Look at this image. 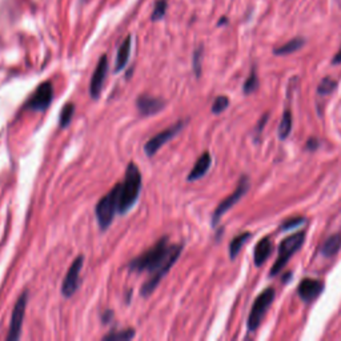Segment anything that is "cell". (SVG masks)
<instances>
[{
    "label": "cell",
    "mask_w": 341,
    "mask_h": 341,
    "mask_svg": "<svg viewBox=\"0 0 341 341\" xmlns=\"http://www.w3.org/2000/svg\"><path fill=\"white\" fill-rule=\"evenodd\" d=\"M28 301V292L24 291L20 294V297L17 299L16 304L12 311L10 323V331L7 334V341H16L20 338L22 333V325H23L24 314H26V308H27Z\"/></svg>",
    "instance_id": "8992f818"
},
{
    "label": "cell",
    "mask_w": 341,
    "mask_h": 341,
    "mask_svg": "<svg viewBox=\"0 0 341 341\" xmlns=\"http://www.w3.org/2000/svg\"><path fill=\"white\" fill-rule=\"evenodd\" d=\"M131 36H128L125 40L123 41V44L120 46L119 51H117V56H116V66H115V71L119 72V71L123 70L127 64L128 59H130L131 54Z\"/></svg>",
    "instance_id": "2e32d148"
},
{
    "label": "cell",
    "mask_w": 341,
    "mask_h": 341,
    "mask_svg": "<svg viewBox=\"0 0 341 341\" xmlns=\"http://www.w3.org/2000/svg\"><path fill=\"white\" fill-rule=\"evenodd\" d=\"M272 253V241L269 238H265L260 240L256 245L254 249V264L258 267H261L264 264L267 259L271 256Z\"/></svg>",
    "instance_id": "9a60e30c"
},
{
    "label": "cell",
    "mask_w": 341,
    "mask_h": 341,
    "mask_svg": "<svg viewBox=\"0 0 341 341\" xmlns=\"http://www.w3.org/2000/svg\"><path fill=\"white\" fill-rule=\"evenodd\" d=\"M184 125L185 121H178V123L174 124V125H170L169 128H165L164 131L155 135L154 137H151L150 140L145 143V145H144V152L147 154V156H154L157 151L163 147L164 144L168 143L170 139H174V137L184 128Z\"/></svg>",
    "instance_id": "ba28073f"
},
{
    "label": "cell",
    "mask_w": 341,
    "mask_h": 341,
    "mask_svg": "<svg viewBox=\"0 0 341 341\" xmlns=\"http://www.w3.org/2000/svg\"><path fill=\"white\" fill-rule=\"evenodd\" d=\"M137 111L140 112L141 116H152V115L159 114L164 110L165 103L159 97H152L148 95H140L136 100Z\"/></svg>",
    "instance_id": "7c38bea8"
},
{
    "label": "cell",
    "mask_w": 341,
    "mask_h": 341,
    "mask_svg": "<svg viewBox=\"0 0 341 341\" xmlns=\"http://www.w3.org/2000/svg\"><path fill=\"white\" fill-rule=\"evenodd\" d=\"M336 87H337V83H336L333 79H331V77H325V79H323L321 83L318 84L317 92L321 95V96H325V95L332 94V92L336 90Z\"/></svg>",
    "instance_id": "603a6c76"
},
{
    "label": "cell",
    "mask_w": 341,
    "mask_h": 341,
    "mask_svg": "<svg viewBox=\"0 0 341 341\" xmlns=\"http://www.w3.org/2000/svg\"><path fill=\"white\" fill-rule=\"evenodd\" d=\"M292 131V114L289 110H285L283 117H281L280 127H279V136L280 139H287Z\"/></svg>",
    "instance_id": "d6986e66"
},
{
    "label": "cell",
    "mask_w": 341,
    "mask_h": 341,
    "mask_svg": "<svg viewBox=\"0 0 341 341\" xmlns=\"http://www.w3.org/2000/svg\"><path fill=\"white\" fill-rule=\"evenodd\" d=\"M228 104H229V99L227 96H223V95L218 96L212 104V112L214 114H221L223 111L227 110Z\"/></svg>",
    "instance_id": "cb8c5ba5"
},
{
    "label": "cell",
    "mask_w": 341,
    "mask_h": 341,
    "mask_svg": "<svg viewBox=\"0 0 341 341\" xmlns=\"http://www.w3.org/2000/svg\"><path fill=\"white\" fill-rule=\"evenodd\" d=\"M165 10H167V2L165 0H159L155 6V10L152 12V19L154 20H159L165 14Z\"/></svg>",
    "instance_id": "484cf974"
},
{
    "label": "cell",
    "mask_w": 341,
    "mask_h": 341,
    "mask_svg": "<svg viewBox=\"0 0 341 341\" xmlns=\"http://www.w3.org/2000/svg\"><path fill=\"white\" fill-rule=\"evenodd\" d=\"M200 59H201V50H199L195 52V57H194V67H195V72H196V76H200Z\"/></svg>",
    "instance_id": "83f0119b"
},
{
    "label": "cell",
    "mask_w": 341,
    "mask_h": 341,
    "mask_svg": "<svg viewBox=\"0 0 341 341\" xmlns=\"http://www.w3.org/2000/svg\"><path fill=\"white\" fill-rule=\"evenodd\" d=\"M256 88H258V75L254 71H252V74L244 83V94H252L253 91H256Z\"/></svg>",
    "instance_id": "d4e9b609"
},
{
    "label": "cell",
    "mask_w": 341,
    "mask_h": 341,
    "mask_svg": "<svg viewBox=\"0 0 341 341\" xmlns=\"http://www.w3.org/2000/svg\"><path fill=\"white\" fill-rule=\"evenodd\" d=\"M211 164H212L211 155L208 154V152H204V154L201 155L198 160H196L195 165L192 167L191 172H189V175H188L187 180L196 181V180H199V179L203 178V176H205V174H207L208 169H209V167H211Z\"/></svg>",
    "instance_id": "5bb4252c"
},
{
    "label": "cell",
    "mask_w": 341,
    "mask_h": 341,
    "mask_svg": "<svg viewBox=\"0 0 341 341\" xmlns=\"http://www.w3.org/2000/svg\"><path fill=\"white\" fill-rule=\"evenodd\" d=\"M304 39H301V37H296V39H292V40L288 41L287 44L284 46H281V47L276 48L274 50V54L276 55H288V54H293L296 51L300 50L303 46H304Z\"/></svg>",
    "instance_id": "ac0fdd59"
},
{
    "label": "cell",
    "mask_w": 341,
    "mask_h": 341,
    "mask_svg": "<svg viewBox=\"0 0 341 341\" xmlns=\"http://www.w3.org/2000/svg\"><path fill=\"white\" fill-rule=\"evenodd\" d=\"M340 248H341V235L336 233L325 241L323 248H321V253L324 254L325 258H331V256H334V254L340 251Z\"/></svg>",
    "instance_id": "e0dca14e"
},
{
    "label": "cell",
    "mask_w": 341,
    "mask_h": 341,
    "mask_svg": "<svg viewBox=\"0 0 341 341\" xmlns=\"http://www.w3.org/2000/svg\"><path fill=\"white\" fill-rule=\"evenodd\" d=\"M119 199H120V183L115 185L96 204L95 214H96L97 224L101 231L108 229L112 224L115 215L119 209Z\"/></svg>",
    "instance_id": "3957f363"
},
{
    "label": "cell",
    "mask_w": 341,
    "mask_h": 341,
    "mask_svg": "<svg viewBox=\"0 0 341 341\" xmlns=\"http://www.w3.org/2000/svg\"><path fill=\"white\" fill-rule=\"evenodd\" d=\"M303 221H304V219L303 218H296L292 219V220L285 221L284 224H283V229H291V228L293 227H297V225H300Z\"/></svg>",
    "instance_id": "4316f807"
},
{
    "label": "cell",
    "mask_w": 341,
    "mask_h": 341,
    "mask_svg": "<svg viewBox=\"0 0 341 341\" xmlns=\"http://www.w3.org/2000/svg\"><path fill=\"white\" fill-rule=\"evenodd\" d=\"M318 144H317V141H314L313 139H311V140L308 141V147H309V150H314V148L317 147Z\"/></svg>",
    "instance_id": "f546056e"
},
{
    "label": "cell",
    "mask_w": 341,
    "mask_h": 341,
    "mask_svg": "<svg viewBox=\"0 0 341 341\" xmlns=\"http://www.w3.org/2000/svg\"><path fill=\"white\" fill-rule=\"evenodd\" d=\"M54 99V87L51 81H44L41 83L34 95L30 97V100L26 103V110L28 111H46L52 103Z\"/></svg>",
    "instance_id": "9c48e42d"
},
{
    "label": "cell",
    "mask_w": 341,
    "mask_h": 341,
    "mask_svg": "<svg viewBox=\"0 0 341 341\" xmlns=\"http://www.w3.org/2000/svg\"><path fill=\"white\" fill-rule=\"evenodd\" d=\"M248 188H249V180H248L247 176H243V178L240 179V181H239L238 188L235 189L233 194L229 195L227 199H224V200L221 201L220 204H219V207L215 209L214 216H212V225L218 224L219 221H220V219L223 218V215H224L227 211H229V209H231V208L233 207V205L236 204V203H238L245 194H247Z\"/></svg>",
    "instance_id": "52a82bcc"
},
{
    "label": "cell",
    "mask_w": 341,
    "mask_h": 341,
    "mask_svg": "<svg viewBox=\"0 0 341 341\" xmlns=\"http://www.w3.org/2000/svg\"><path fill=\"white\" fill-rule=\"evenodd\" d=\"M340 63H341V48L333 57V64H340Z\"/></svg>",
    "instance_id": "f1b7e54d"
},
{
    "label": "cell",
    "mask_w": 341,
    "mask_h": 341,
    "mask_svg": "<svg viewBox=\"0 0 341 341\" xmlns=\"http://www.w3.org/2000/svg\"><path fill=\"white\" fill-rule=\"evenodd\" d=\"M249 238H251V233H249V232H245V233H241L239 235V236H236V238L231 241V244H229V256H231L232 260L238 256L241 247L244 245L245 241L249 240Z\"/></svg>",
    "instance_id": "ffe728a7"
},
{
    "label": "cell",
    "mask_w": 341,
    "mask_h": 341,
    "mask_svg": "<svg viewBox=\"0 0 341 341\" xmlns=\"http://www.w3.org/2000/svg\"><path fill=\"white\" fill-rule=\"evenodd\" d=\"M75 114V104L67 103L64 104V107L60 111V116H59V125L60 128H66L68 124L72 121V117Z\"/></svg>",
    "instance_id": "44dd1931"
},
{
    "label": "cell",
    "mask_w": 341,
    "mask_h": 341,
    "mask_svg": "<svg viewBox=\"0 0 341 341\" xmlns=\"http://www.w3.org/2000/svg\"><path fill=\"white\" fill-rule=\"evenodd\" d=\"M84 264V256L83 254H79L76 259L74 260V263L71 264L70 269L66 273V278L63 280V284H61V293H63L64 297H71L76 293L77 288H79V278H80V271L83 268Z\"/></svg>",
    "instance_id": "30bf717a"
},
{
    "label": "cell",
    "mask_w": 341,
    "mask_h": 341,
    "mask_svg": "<svg viewBox=\"0 0 341 341\" xmlns=\"http://www.w3.org/2000/svg\"><path fill=\"white\" fill-rule=\"evenodd\" d=\"M107 71H108V60L107 56L100 57V60L97 63L96 70H95L94 75H92V79H91L90 83V95L92 96V99H97L99 95H100L101 90H103L104 81H105V76H107Z\"/></svg>",
    "instance_id": "8fae6325"
},
{
    "label": "cell",
    "mask_w": 341,
    "mask_h": 341,
    "mask_svg": "<svg viewBox=\"0 0 341 341\" xmlns=\"http://www.w3.org/2000/svg\"><path fill=\"white\" fill-rule=\"evenodd\" d=\"M304 240H305L304 232H297V233L292 235V236H289V238L284 239V240L281 241L280 247H279L278 260H276V263H274L273 267H272L271 269L272 276L278 274L279 272L285 267L288 260L292 258V254L300 249L303 243H304Z\"/></svg>",
    "instance_id": "277c9868"
},
{
    "label": "cell",
    "mask_w": 341,
    "mask_h": 341,
    "mask_svg": "<svg viewBox=\"0 0 341 341\" xmlns=\"http://www.w3.org/2000/svg\"><path fill=\"white\" fill-rule=\"evenodd\" d=\"M183 248V244H170L169 238L163 236L150 249L130 261L128 269L131 272H148L151 274L140 289L143 297H148L156 289L159 283L178 261Z\"/></svg>",
    "instance_id": "6da1fadb"
},
{
    "label": "cell",
    "mask_w": 341,
    "mask_h": 341,
    "mask_svg": "<svg viewBox=\"0 0 341 341\" xmlns=\"http://www.w3.org/2000/svg\"><path fill=\"white\" fill-rule=\"evenodd\" d=\"M324 289V284L314 279H304L299 285V294L304 301L309 303L313 301L320 296V293Z\"/></svg>",
    "instance_id": "4fadbf2b"
},
{
    "label": "cell",
    "mask_w": 341,
    "mask_h": 341,
    "mask_svg": "<svg viewBox=\"0 0 341 341\" xmlns=\"http://www.w3.org/2000/svg\"><path fill=\"white\" fill-rule=\"evenodd\" d=\"M135 337V329H124L119 332H111L105 334L103 340H112V341H127Z\"/></svg>",
    "instance_id": "7402d4cb"
},
{
    "label": "cell",
    "mask_w": 341,
    "mask_h": 341,
    "mask_svg": "<svg viewBox=\"0 0 341 341\" xmlns=\"http://www.w3.org/2000/svg\"><path fill=\"white\" fill-rule=\"evenodd\" d=\"M273 299H274V291L272 288L265 289L264 292H261L258 297H256L253 305H252L249 317H248V329H249V332L256 331V329L260 327L261 321L264 318L268 308L271 307Z\"/></svg>",
    "instance_id": "5b68a950"
},
{
    "label": "cell",
    "mask_w": 341,
    "mask_h": 341,
    "mask_svg": "<svg viewBox=\"0 0 341 341\" xmlns=\"http://www.w3.org/2000/svg\"><path fill=\"white\" fill-rule=\"evenodd\" d=\"M141 189V174L140 169L134 161L128 164L125 169L123 183H120V199H119V209L117 214L124 215L136 204V200Z\"/></svg>",
    "instance_id": "7a4b0ae2"
}]
</instances>
